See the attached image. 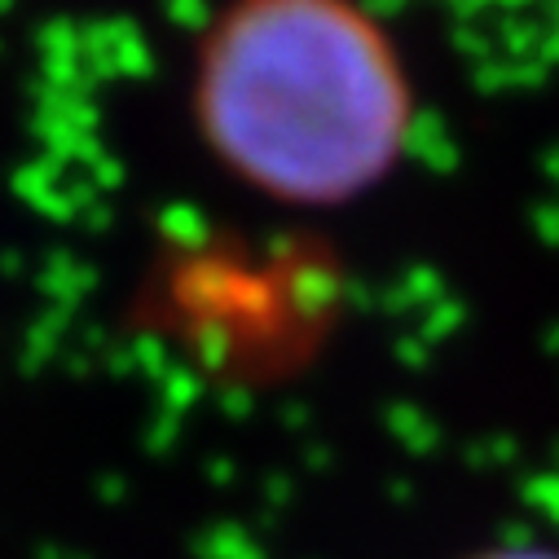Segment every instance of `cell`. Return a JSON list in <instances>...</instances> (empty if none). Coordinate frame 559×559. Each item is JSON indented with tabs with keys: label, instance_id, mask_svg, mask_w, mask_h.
Returning <instances> with one entry per match:
<instances>
[{
	"label": "cell",
	"instance_id": "cell-1",
	"mask_svg": "<svg viewBox=\"0 0 559 559\" xmlns=\"http://www.w3.org/2000/svg\"><path fill=\"white\" fill-rule=\"evenodd\" d=\"M199 128L247 186L340 203L409 146V88L357 0H234L199 53Z\"/></svg>",
	"mask_w": 559,
	"mask_h": 559
},
{
	"label": "cell",
	"instance_id": "cell-2",
	"mask_svg": "<svg viewBox=\"0 0 559 559\" xmlns=\"http://www.w3.org/2000/svg\"><path fill=\"white\" fill-rule=\"evenodd\" d=\"M485 559H559V555H546V550H537V546H507V550H493V555H485Z\"/></svg>",
	"mask_w": 559,
	"mask_h": 559
}]
</instances>
